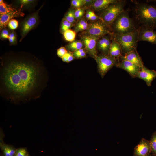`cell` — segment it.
<instances>
[{"mask_svg": "<svg viewBox=\"0 0 156 156\" xmlns=\"http://www.w3.org/2000/svg\"><path fill=\"white\" fill-rule=\"evenodd\" d=\"M66 55L67 57V62H69L75 59L73 56V52L68 50Z\"/></svg>", "mask_w": 156, "mask_h": 156, "instance_id": "obj_37", "label": "cell"}, {"mask_svg": "<svg viewBox=\"0 0 156 156\" xmlns=\"http://www.w3.org/2000/svg\"><path fill=\"white\" fill-rule=\"evenodd\" d=\"M91 15L89 12L88 9L86 10V11L85 13V17L86 19L87 20H89Z\"/></svg>", "mask_w": 156, "mask_h": 156, "instance_id": "obj_39", "label": "cell"}, {"mask_svg": "<svg viewBox=\"0 0 156 156\" xmlns=\"http://www.w3.org/2000/svg\"><path fill=\"white\" fill-rule=\"evenodd\" d=\"M14 156H28L26 150L21 148L16 150Z\"/></svg>", "mask_w": 156, "mask_h": 156, "instance_id": "obj_31", "label": "cell"}, {"mask_svg": "<svg viewBox=\"0 0 156 156\" xmlns=\"http://www.w3.org/2000/svg\"><path fill=\"white\" fill-rule=\"evenodd\" d=\"M138 40L149 42L156 44V31L141 26L138 29Z\"/></svg>", "mask_w": 156, "mask_h": 156, "instance_id": "obj_10", "label": "cell"}, {"mask_svg": "<svg viewBox=\"0 0 156 156\" xmlns=\"http://www.w3.org/2000/svg\"><path fill=\"white\" fill-rule=\"evenodd\" d=\"M151 148L150 141L142 138L135 147L133 156H144L151 155Z\"/></svg>", "mask_w": 156, "mask_h": 156, "instance_id": "obj_13", "label": "cell"}, {"mask_svg": "<svg viewBox=\"0 0 156 156\" xmlns=\"http://www.w3.org/2000/svg\"><path fill=\"white\" fill-rule=\"evenodd\" d=\"M97 64L98 71L102 78L114 66H116L118 61L109 55H97L94 59Z\"/></svg>", "mask_w": 156, "mask_h": 156, "instance_id": "obj_6", "label": "cell"}, {"mask_svg": "<svg viewBox=\"0 0 156 156\" xmlns=\"http://www.w3.org/2000/svg\"><path fill=\"white\" fill-rule=\"evenodd\" d=\"M109 55L117 60L118 62L122 55V50L120 45L112 38Z\"/></svg>", "mask_w": 156, "mask_h": 156, "instance_id": "obj_17", "label": "cell"}, {"mask_svg": "<svg viewBox=\"0 0 156 156\" xmlns=\"http://www.w3.org/2000/svg\"><path fill=\"white\" fill-rule=\"evenodd\" d=\"M17 10L12 8L4 2L3 0H0V14L2 15L11 12H14Z\"/></svg>", "mask_w": 156, "mask_h": 156, "instance_id": "obj_21", "label": "cell"}, {"mask_svg": "<svg viewBox=\"0 0 156 156\" xmlns=\"http://www.w3.org/2000/svg\"><path fill=\"white\" fill-rule=\"evenodd\" d=\"M74 25L68 21L64 18L61 22L60 31L62 34L67 30L70 29Z\"/></svg>", "mask_w": 156, "mask_h": 156, "instance_id": "obj_23", "label": "cell"}, {"mask_svg": "<svg viewBox=\"0 0 156 156\" xmlns=\"http://www.w3.org/2000/svg\"><path fill=\"white\" fill-rule=\"evenodd\" d=\"M82 33L87 34L99 38L107 34L112 35L113 34L109 27L102 20H100L90 23L88 29Z\"/></svg>", "mask_w": 156, "mask_h": 156, "instance_id": "obj_7", "label": "cell"}, {"mask_svg": "<svg viewBox=\"0 0 156 156\" xmlns=\"http://www.w3.org/2000/svg\"><path fill=\"white\" fill-rule=\"evenodd\" d=\"M87 19L83 18L78 21L74 26V31L76 33L84 31L88 28L90 24L88 23Z\"/></svg>", "mask_w": 156, "mask_h": 156, "instance_id": "obj_19", "label": "cell"}, {"mask_svg": "<svg viewBox=\"0 0 156 156\" xmlns=\"http://www.w3.org/2000/svg\"><path fill=\"white\" fill-rule=\"evenodd\" d=\"M34 1L32 0H21L19 1L21 8L23 6L31 4Z\"/></svg>", "mask_w": 156, "mask_h": 156, "instance_id": "obj_35", "label": "cell"}, {"mask_svg": "<svg viewBox=\"0 0 156 156\" xmlns=\"http://www.w3.org/2000/svg\"><path fill=\"white\" fill-rule=\"evenodd\" d=\"M116 66L127 72L133 78H136L140 68L132 62L125 60H121L117 64Z\"/></svg>", "mask_w": 156, "mask_h": 156, "instance_id": "obj_11", "label": "cell"}, {"mask_svg": "<svg viewBox=\"0 0 156 156\" xmlns=\"http://www.w3.org/2000/svg\"><path fill=\"white\" fill-rule=\"evenodd\" d=\"M120 59L129 61L138 66L140 68L144 66L142 60L136 50L122 55Z\"/></svg>", "mask_w": 156, "mask_h": 156, "instance_id": "obj_16", "label": "cell"}, {"mask_svg": "<svg viewBox=\"0 0 156 156\" xmlns=\"http://www.w3.org/2000/svg\"><path fill=\"white\" fill-rule=\"evenodd\" d=\"M75 8H70L65 14L64 18L70 23L75 25V20L74 15Z\"/></svg>", "mask_w": 156, "mask_h": 156, "instance_id": "obj_22", "label": "cell"}, {"mask_svg": "<svg viewBox=\"0 0 156 156\" xmlns=\"http://www.w3.org/2000/svg\"><path fill=\"white\" fill-rule=\"evenodd\" d=\"M67 51L65 47H61L57 50V55L59 57L62 58L67 53Z\"/></svg>", "mask_w": 156, "mask_h": 156, "instance_id": "obj_34", "label": "cell"}, {"mask_svg": "<svg viewBox=\"0 0 156 156\" xmlns=\"http://www.w3.org/2000/svg\"><path fill=\"white\" fill-rule=\"evenodd\" d=\"M138 29L127 33L113 34L112 38L120 45L122 55L136 50L138 42Z\"/></svg>", "mask_w": 156, "mask_h": 156, "instance_id": "obj_3", "label": "cell"}, {"mask_svg": "<svg viewBox=\"0 0 156 156\" xmlns=\"http://www.w3.org/2000/svg\"><path fill=\"white\" fill-rule=\"evenodd\" d=\"M94 0H84V7L86 9L89 8L92 5Z\"/></svg>", "mask_w": 156, "mask_h": 156, "instance_id": "obj_38", "label": "cell"}, {"mask_svg": "<svg viewBox=\"0 0 156 156\" xmlns=\"http://www.w3.org/2000/svg\"><path fill=\"white\" fill-rule=\"evenodd\" d=\"M144 156H151V155H148Z\"/></svg>", "mask_w": 156, "mask_h": 156, "instance_id": "obj_41", "label": "cell"}, {"mask_svg": "<svg viewBox=\"0 0 156 156\" xmlns=\"http://www.w3.org/2000/svg\"><path fill=\"white\" fill-rule=\"evenodd\" d=\"M112 37L110 34L105 35L100 38L97 41L96 49L102 54L109 55Z\"/></svg>", "mask_w": 156, "mask_h": 156, "instance_id": "obj_12", "label": "cell"}, {"mask_svg": "<svg viewBox=\"0 0 156 156\" xmlns=\"http://www.w3.org/2000/svg\"><path fill=\"white\" fill-rule=\"evenodd\" d=\"M87 9L84 7L75 8L74 15L76 21H78L83 18Z\"/></svg>", "mask_w": 156, "mask_h": 156, "instance_id": "obj_26", "label": "cell"}, {"mask_svg": "<svg viewBox=\"0 0 156 156\" xmlns=\"http://www.w3.org/2000/svg\"><path fill=\"white\" fill-rule=\"evenodd\" d=\"M151 155L156 156V131L153 133L150 141Z\"/></svg>", "mask_w": 156, "mask_h": 156, "instance_id": "obj_25", "label": "cell"}, {"mask_svg": "<svg viewBox=\"0 0 156 156\" xmlns=\"http://www.w3.org/2000/svg\"><path fill=\"white\" fill-rule=\"evenodd\" d=\"M38 75L37 70L33 64L14 60L5 68L3 80L10 91L16 94L25 95L36 86Z\"/></svg>", "mask_w": 156, "mask_h": 156, "instance_id": "obj_1", "label": "cell"}, {"mask_svg": "<svg viewBox=\"0 0 156 156\" xmlns=\"http://www.w3.org/2000/svg\"><path fill=\"white\" fill-rule=\"evenodd\" d=\"M126 3L125 0H118L117 2L111 4L101 11L99 16L109 29L115 19L124 10V8Z\"/></svg>", "mask_w": 156, "mask_h": 156, "instance_id": "obj_5", "label": "cell"}, {"mask_svg": "<svg viewBox=\"0 0 156 156\" xmlns=\"http://www.w3.org/2000/svg\"><path fill=\"white\" fill-rule=\"evenodd\" d=\"M9 35L8 30L6 29H3L1 34L0 37L3 39H8Z\"/></svg>", "mask_w": 156, "mask_h": 156, "instance_id": "obj_36", "label": "cell"}, {"mask_svg": "<svg viewBox=\"0 0 156 156\" xmlns=\"http://www.w3.org/2000/svg\"><path fill=\"white\" fill-rule=\"evenodd\" d=\"M24 14L20 10H16L0 15V30L5 28L8 25L10 21L12 18L19 16H23Z\"/></svg>", "mask_w": 156, "mask_h": 156, "instance_id": "obj_15", "label": "cell"}, {"mask_svg": "<svg viewBox=\"0 0 156 156\" xmlns=\"http://www.w3.org/2000/svg\"><path fill=\"white\" fill-rule=\"evenodd\" d=\"M38 11H37L27 17L22 23L21 27V37L20 41L37 24L38 20Z\"/></svg>", "mask_w": 156, "mask_h": 156, "instance_id": "obj_9", "label": "cell"}, {"mask_svg": "<svg viewBox=\"0 0 156 156\" xmlns=\"http://www.w3.org/2000/svg\"><path fill=\"white\" fill-rule=\"evenodd\" d=\"M110 29L113 34H122L132 31L136 29L128 12L124 10L112 23Z\"/></svg>", "mask_w": 156, "mask_h": 156, "instance_id": "obj_4", "label": "cell"}, {"mask_svg": "<svg viewBox=\"0 0 156 156\" xmlns=\"http://www.w3.org/2000/svg\"><path fill=\"white\" fill-rule=\"evenodd\" d=\"M136 78L143 80L147 86H151L153 80L156 78V71L147 68L144 65L140 68Z\"/></svg>", "mask_w": 156, "mask_h": 156, "instance_id": "obj_14", "label": "cell"}, {"mask_svg": "<svg viewBox=\"0 0 156 156\" xmlns=\"http://www.w3.org/2000/svg\"><path fill=\"white\" fill-rule=\"evenodd\" d=\"M76 33L74 31L70 29L65 31L63 35L66 40L71 42L75 40Z\"/></svg>", "mask_w": 156, "mask_h": 156, "instance_id": "obj_24", "label": "cell"}, {"mask_svg": "<svg viewBox=\"0 0 156 156\" xmlns=\"http://www.w3.org/2000/svg\"><path fill=\"white\" fill-rule=\"evenodd\" d=\"M16 34L14 31H12L9 34L8 39L10 44H14L16 43Z\"/></svg>", "mask_w": 156, "mask_h": 156, "instance_id": "obj_33", "label": "cell"}, {"mask_svg": "<svg viewBox=\"0 0 156 156\" xmlns=\"http://www.w3.org/2000/svg\"><path fill=\"white\" fill-rule=\"evenodd\" d=\"M118 1L117 0H94L90 8L96 11H102L111 4Z\"/></svg>", "mask_w": 156, "mask_h": 156, "instance_id": "obj_18", "label": "cell"}, {"mask_svg": "<svg viewBox=\"0 0 156 156\" xmlns=\"http://www.w3.org/2000/svg\"><path fill=\"white\" fill-rule=\"evenodd\" d=\"M81 40L83 42L84 49L90 56L95 59L97 55L96 45L99 38L87 34L81 33L80 35Z\"/></svg>", "mask_w": 156, "mask_h": 156, "instance_id": "obj_8", "label": "cell"}, {"mask_svg": "<svg viewBox=\"0 0 156 156\" xmlns=\"http://www.w3.org/2000/svg\"><path fill=\"white\" fill-rule=\"evenodd\" d=\"M65 47L67 50L73 52L78 49L83 48L84 47V45L81 40H75L70 42Z\"/></svg>", "mask_w": 156, "mask_h": 156, "instance_id": "obj_20", "label": "cell"}, {"mask_svg": "<svg viewBox=\"0 0 156 156\" xmlns=\"http://www.w3.org/2000/svg\"><path fill=\"white\" fill-rule=\"evenodd\" d=\"M73 54L75 59H81L86 57V51L82 48L73 52Z\"/></svg>", "mask_w": 156, "mask_h": 156, "instance_id": "obj_28", "label": "cell"}, {"mask_svg": "<svg viewBox=\"0 0 156 156\" xmlns=\"http://www.w3.org/2000/svg\"><path fill=\"white\" fill-rule=\"evenodd\" d=\"M71 5L74 8H82L84 5V0H72L71 1Z\"/></svg>", "mask_w": 156, "mask_h": 156, "instance_id": "obj_29", "label": "cell"}, {"mask_svg": "<svg viewBox=\"0 0 156 156\" xmlns=\"http://www.w3.org/2000/svg\"><path fill=\"white\" fill-rule=\"evenodd\" d=\"M88 9L91 15L89 20H90L95 21L100 20H102L103 21L102 19L99 16L96 15L93 11L92 10L88 8Z\"/></svg>", "mask_w": 156, "mask_h": 156, "instance_id": "obj_32", "label": "cell"}, {"mask_svg": "<svg viewBox=\"0 0 156 156\" xmlns=\"http://www.w3.org/2000/svg\"><path fill=\"white\" fill-rule=\"evenodd\" d=\"M2 149L4 156H14L16 151L12 148L6 145H3Z\"/></svg>", "mask_w": 156, "mask_h": 156, "instance_id": "obj_27", "label": "cell"}, {"mask_svg": "<svg viewBox=\"0 0 156 156\" xmlns=\"http://www.w3.org/2000/svg\"><path fill=\"white\" fill-rule=\"evenodd\" d=\"M61 58L63 62H67V57L66 53Z\"/></svg>", "mask_w": 156, "mask_h": 156, "instance_id": "obj_40", "label": "cell"}, {"mask_svg": "<svg viewBox=\"0 0 156 156\" xmlns=\"http://www.w3.org/2000/svg\"><path fill=\"white\" fill-rule=\"evenodd\" d=\"M18 22L16 19H12L9 22L8 24L9 28L11 29H16L18 26Z\"/></svg>", "mask_w": 156, "mask_h": 156, "instance_id": "obj_30", "label": "cell"}, {"mask_svg": "<svg viewBox=\"0 0 156 156\" xmlns=\"http://www.w3.org/2000/svg\"><path fill=\"white\" fill-rule=\"evenodd\" d=\"M135 11L137 20L143 26L156 29V7L145 3H136Z\"/></svg>", "mask_w": 156, "mask_h": 156, "instance_id": "obj_2", "label": "cell"}]
</instances>
